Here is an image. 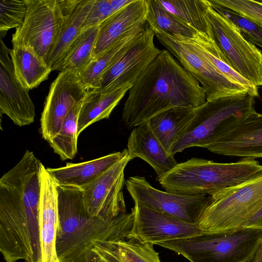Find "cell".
I'll list each match as a JSON object with an SVG mask.
<instances>
[{"instance_id":"6da1fadb","label":"cell","mask_w":262,"mask_h":262,"mask_svg":"<svg viewBox=\"0 0 262 262\" xmlns=\"http://www.w3.org/2000/svg\"><path fill=\"white\" fill-rule=\"evenodd\" d=\"M128 91L122 117L129 129L165 111L178 107L196 108L206 101L198 81L167 50H161Z\"/></svg>"},{"instance_id":"7a4b0ae2","label":"cell","mask_w":262,"mask_h":262,"mask_svg":"<svg viewBox=\"0 0 262 262\" xmlns=\"http://www.w3.org/2000/svg\"><path fill=\"white\" fill-rule=\"evenodd\" d=\"M57 187L56 250L61 262H86L97 242L115 238L133 219L132 211L110 220L93 216L87 210L81 188L57 184Z\"/></svg>"},{"instance_id":"3957f363","label":"cell","mask_w":262,"mask_h":262,"mask_svg":"<svg viewBox=\"0 0 262 262\" xmlns=\"http://www.w3.org/2000/svg\"><path fill=\"white\" fill-rule=\"evenodd\" d=\"M42 163L27 149L0 179V220L15 231L40 243L39 170Z\"/></svg>"},{"instance_id":"277c9868","label":"cell","mask_w":262,"mask_h":262,"mask_svg":"<svg viewBox=\"0 0 262 262\" xmlns=\"http://www.w3.org/2000/svg\"><path fill=\"white\" fill-rule=\"evenodd\" d=\"M262 171L255 159L244 158L232 163H217L193 158L178 164L158 181L176 194L212 195L238 185Z\"/></svg>"},{"instance_id":"5b68a950","label":"cell","mask_w":262,"mask_h":262,"mask_svg":"<svg viewBox=\"0 0 262 262\" xmlns=\"http://www.w3.org/2000/svg\"><path fill=\"white\" fill-rule=\"evenodd\" d=\"M255 97L248 93L206 101L195 108V115L174 145L172 154L191 147L207 148L255 112Z\"/></svg>"},{"instance_id":"8992f818","label":"cell","mask_w":262,"mask_h":262,"mask_svg":"<svg viewBox=\"0 0 262 262\" xmlns=\"http://www.w3.org/2000/svg\"><path fill=\"white\" fill-rule=\"evenodd\" d=\"M262 244V229L241 227L225 232H203L157 245L190 262H251Z\"/></svg>"},{"instance_id":"52a82bcc","label":"cell","mask_w":262,"mask_h":262,"mask_svg":"<svg viewBox=\"0 0 262 262\" xmlns=\"http://www.w3.org/2000/svg\"><path fill=\"white\" fill-rule=\"evenodd\" d=\"M210 196L211 201L198 223L203 232H225L243 227L262 207V171Z\"/></svg>"},{"instance_id":"ba28073f","label":"cell","mask_w":262,"mask_h":262,"mask_svg":"<svg viewBox=\"0 0 262 262\" xmlns=\"http://www.w3.org/2000/svg\"><path fill=\"white\" fill-rule=\"evenodd\" d=\"M25 1V18L12 34V45L30 46L46 61L66 19L80 0Z\"/></svg>"},{"instance_id":"9c48e42d","label":"cell","mask_w":262,"mask_h":262,"mask_svg":"<svg viewBox=\"0 0 262 262\" xmlns=\"http://www.w3.org/2000/svg\"><path fill=\"white\" fill-rule=\"evenodd\" d=\"M151 29L159 41L198 81L206 94V101L237 94H250L247 89L230 80L217 71L188 38L168 35L157 28Z\"/></svg>"},{"instance_id":"30bf717a","label":"cell","mask_w":262,"mask_h":262,"mask_svg":"<svg viewBox=\"0 0 262 262\" xmlns=\"http://www.w3.org/2000/svg\"><path fill=\"white\" fill-rule=\"evenodd\" d=\"M206 15L213 38L228 64L253 85L261 86L262 52L228 18L214 10L210 2Z\"/></svg>"},{"instance_id":"8fae6325","label":"cell","mask_w":262,"mask_h":262,"mask_svg":"<svg viewBox=\"0 0 262 262\" xmlns=\"http://www.w3.org/2000/svg\"><path fill=\"white\" fill-rule=\"evenodd\" d=\"M125 186L134 202L191 224H198L211 200L210 195H182L160 190L140 176L130 177Z\"/></svg>"},{"instance_id":"7c38bea8","label":"cell","mask_w":262,"mask_h":262,"mask_svg":"<svg viewBox=\"0 0 262 262\" xmlns=\"http://www.w3.org/2000/svg\"><path fill=\"white\" fill-rule=\"evenodd\" d=\"M128 153L97 179L84 186V202L89 213L104 220L126 213L123 188L124 171L131 161Z\"/></svg>"},{"instance_id":"4fadbf2b","label":"cell","mask_w":262,"mask_h":262,"mask_svg":"<svg viewBox=\"0 0 262 262\" xmlns=\"http://www.w3.org/2000/svg\"><path fill=\"white\" fill-rule=\"evenodd\" d=\"M88 91L77 74L59 72L51 84L40 118V133L45 140L49 142L57 134L68 113L84 100Z\"/></svg>"},{"instance_id":"5bb4252c","label":"cell","mask_w":262,"mask_h":262,"mask_svg":"<svg viewBox=\"0 0 262 262\" xmlns=\"http://www.w3.org/2000/svg\"><path fill=\"white\" fill-rule=\"evenodd\" d=\"M155 36L147 25L125 53L104 73L100 89L112 91L128 84L132 86L161 52L155 45Z\"/></svg>"},{"instance_id":"9a60e30c","label":"cell","mask_w":262,"mask_h":262,"mask_svg":"<svg viewBox=\"0 0 262 262\" xmlns=\"http://www.w3.org/2000/svg\"><path fill=\"white\" fill-rule=\"evenodd\" d=\"M134 203L132 208L134 216L130 234L142 242L157 245L204 232L198 224L187 223Z\"/></svg>"},{"instance_id":"2e32d148","label":"cell","mask_w":262,"mask_h":262,"mask_svg":"<svg viewBox=\"0 0 262 262\" xmlns=\"http://www.w3.org/2000/svg\"><path fill=\"white\" fill-rule=\"evenodd\" d=\"M10 49L0 41V113L5 114L19 127L32 123L34 105L26 90L17 80L10 57Z\"/></svg>"},{"instance_id":"e0dca14e","label":"cell","mask_w":262,"mask_h":262,"mask_svg":"<svg viewBox=\"0 0 262 262\" xmlns=\"http://www.w3.org/2000/svg\"><path fill=\"white\" fill-rule=\"evenodd\" d=\"M40 193L39 232L41 262H55L58 259L56 238L58 225V195L57 184L41 164L39 170Z\"/></svg>"},{"instance_id":"ac0fdd59","label":"cell","mask_w":262,"mask_h":262,"mask_svg":"<svg viewBox=\"0 0 262 262\" xmlns=\"http://www.w3.org/2000/svg\"><path fill=\"white\" fill-rule=\"evenodd\" d=\"M207 149L225 156L262 158V114L255 111L249 114Z\"/></svg>"},{"instance_id":"d6986e66","label":"cell","mask_w":262,"mask_h":262,"mask_svg":"<svg viewBox=\"0 0 262 262\" xmlns=\"http://www.w3.org/2000/svg\"><path fill=\"white\" fill-rule=\"evenodd\" d=\"M147 0H134L99 25L94 58L112 48L127 33L146 22Z\"/></svg>"},{"instance_id":"ffe728a7","label":"cell","mask_w":262,"mask_h":262,"mask_svg":"<svg viewBox=\"0 0 262 262\" xmlns=\"http://www.w3.org/2000/svg\"><path fill=\"white\" fill-rule=\"evenodd\" d=\"M127 147L130 159L139 158L147 162L155 170L158 181L178 164L174 155L165 149L148 122L132 129Z\"/></svg>"},{"instance_id":"44dd1931","label":"cell","mask_w":262,"mask_h":262,"mask_svg":"<svg viewBox=\"0 0 262 262\" xmlns=\"http://www.w3.org/2000/svg\"><path fill=\"white\" fill-rule=\"evenodd\" d=\"M133 222L115 238L98 241L94 246L108 262H161L154 244L130 235Z\"/></svg>"},{"instance_id":"7402d4cb","label":"cell","mask_w":262,"mask_h":262,"mask_svg":"<svg viewBox=\"0 0 262 262\" xmlns=\"http://www.w3.org/2000/svg\"><path fill=\"white\" fill-rule=\"evenodd\" d=\"M127 153V149H124L121 151L109 154L90 161L68 163L61 167L47 169L57 185L81 188L97 179Z\"/></svg>"},{"instance_id":"603a6c76","label":"cell","mask_w":262,"mask_h":262,"mask_svg":"<svg viewBox=\"0 0 262 262\" xmlns=\"http://www.w3.org/2000/svg\"><path fill=\"white\" fill-rule=\"evenodd\" d=\"M147 25V23H143L133 28L112 48L94 58L78 74L81 83L88 90L101 88L104 73L125 53L143 32Z\"/></svg>"},{"instance_id":"cb8c5ba5","label":"cell","mask_w":262,"mask_h":262,"mask_svg":"<svg viewBox=\"0 0 262 262\" xmlns=\"http://www.w3.org/2000/svg\"><path fill=\"white\" fill-rule=\"evenodd\" d=\"M132 85L106 91L100 88L88 91L78 121V136L89 126L102 119H108L111 114Z\"/></svg>"},{"instance_id":"d4e9b609","label":"cell","mask_w":262,"mask_h":262,"mask_svg":"<svg viewBox=\"0 0 262 262\" xmlns=\"http://www.w3.org/2000/svg\"><path fill=\"white\" fill-rule=\"evenodd\" d=\"M9 55L17 80L28 91L37 87L52 71L30 46L14 45Z\"/></svg>"},{"instance_id":"484cf974","label":"cell","mask_w":262,"mask_h":262,"mask_svg":"<svg viewBox=\"0 0 262 262\" xmlns=\"http://www.w3.org/2000/svg\"><path fill=\"white\" fill-rule=\"evenodd\" d=\"M195 113V108L192 107H174L158 114L147 122L165 149L172 154L174 145Z\"/></svg>"},{"instance_id":"4316f807","label":"cell","mask_w":262,"mask_h":262,"mask_svg":"<svg viewBox=\"0 0 262 262\" xmlns=\"http://www.w3.org/2000/svg\"><path fill=\"white\" fill-rule=\"evenodd\" d=\"M95 0H80L67 18L49 51L46 62L52 67L64 55L82 31L84 21Z\"/></svg>"},{"instance_id":"83f0119b","label":"cell","mask_w":262,"mask_h":262,"mask_svg":"<svg viewBox=\"0 0 262 262\" xmlns=\"http://www.w3.org/2000/svg\"><path fill=\"white\" fill-rule=\"evenodd\" d=\"M99 25L81 31L62 59L52 67V71H70L78 75L94 59V49Z\"/></svg>"},{"instance_id":"f1b7e54d","label":"cell","mask_w":262,"mask_h":262,"mask_svg":"<svg viewBox=\"0 0 262 262\" xmlns=\"http://www.w3.org/2000/svg\"><path fill=\"white\" fill-rule=\"evenodd\" d=\"M168 11L199 33L213 38L207 17L208 0H158Z\"/></svg>"},{"instance_id":"f546056e","label":"cell","mask_w":262,"mask_h":262,"mask_svg":"<svg viewBox=\"0 0 262 262\" xmlns=\"http://www.w3.org/2000/svg\"><path fill=\"white\" fill-rule=\"evenodd\" d=\"M188 39L197 51L217 71L230 80L247 89L253 97L258 96L257 87L241 76L228 64L213 39L199 32L193 38Z\"/></svg>"},{"instance_id":"4dcf8cb0","label":"cell","mask_w":262,"mask_h":262,"mask_svg":"<svg viewBox=\"0 0 262 262\" xmlns=\"http://www.w3.org/2000/svg\"><path fill=\"white\" fill-rule=\"evenodd\" d=\"M83 101L68 113L57 134L48 142L61 160H72L77 154L78 121Z\"/></svg>"},{"instance_id":"1f68e13d","label":"cell","mask_w":262,"mask_h":262,"mask_svg":"<svg viewBox=\"0 0 262 262\" xmlns=\"http://www.w3.org/2000/svg\"><path fill=\"white\" fill-rule=\"evenodd\" d=\"M146 22L151 28H157L170 35L192 38L197 31L166 10L158 0H147Z\"/></svg>"},{"instance_id":"d6a6232c","label":"cell","mask_w":262,"mask_h":262,"mask_svg":"<svg viewBox=\"0 0 262 262\" xmlns=\"http://www.w3.org/2000/svg\"><path fill=\"white\" fill-rule=\"evenodd\" d=\"M27 11L25 0L0 1V37L7 31L19 27L24 23Z\"/></svg>"},{"instance_id":"836d02e7","label":"cell","mask_w":262,"mask_h":262,"mask_svg":"<svg viewBox=\"0 0 262 262\" xmlns=\"http://www.w3.org/2000/svg\"><path fill=\"white\" fill-rule=\"evenodd\" d=\"M212 7L228 18L239 29L244 36L262 49V28L236 12L211 3Z\"/></svg>"},{"instance_id":"e575fe53","label":"cell","mask_w":262,"mask_h":262,"mask_svg":"<svg viewBox=\"0 0 262 262\" xmlns=\"http://www.w3.org/2000/svg\"><path fill=\"white\" fill-rule=\"evenodd\" d=\"M213 4L230 10L262 28V1L209 0Z\"/></svg>"},{"instance_id":"d590c367","label":"cell","mask_w":262,"mask_h":262,"mask_svg":"<svg viewBox=\"0 0 262 262\" xmlns=\"http://www.w3.org/2000/svg\"><path fill=\"white\" fill-rule=\"evenodd\" d=\"M114 13L110 0H95L84 21L81 31L100 25Z\"/></svg>"},{"instance_id":"8d00e7d4","label":"cell","mask_w":262,"mask_h":262,"mask_svg":"<svg viewBox=\"0 0 262 262\" xmlns=\"http://www.w3.org/2000/svg\"><path fill=\"white\" fill-rule=\"evenodd\" d=\"M243 227L262 229V207L245 223Z\"/></svg>"},{"instance_id":"74e56055","label":"cell","mask_w":262,"mask_h":262,"mask_svg":"<svg viewBox=\"0 0 262 262\" xmlns=\"http://www.w3.org/2000/svg\"><path fill=\"white\" fill-rule=\"evenodd\" d=\"M86 262H108L97 249L93 247Z\"/></svg>"},{"instance_id":"f35d334b","label":"cell","mask_w":262,"mask_h":262,"mask_svg":"<svg viewBox=\"0 0 262 262\" xmlns=\"http://www.w3.org/2000/svg\"><path fill=\"white\" fill-rule=\"evenodd\" d=\"M134 0H110L111 6L114 11L117 12L131 3Z\"/></svg>"},{"instance_id":"ab89813d","label":"cell","mask_w":262,"mask_h":262,"mask_svg":"<svg viewBox=\"0 0 262 262\" xmlns=\"http://www.w3.org/2000/svg\"><path fill=\"white\" fill-rule=\"evenodd\" d=\"M251 262H262V244L257 251Z\"/></svg>"},{"instance_id":"60d3db41","label":"cell","mask_w":262,"mask_h":262,"mask_svg":"<svg viewBox=\"0 0 262 262\" xmlns=\"http://www.w3.org/2000/svg\"><path fill=\"white\" fill-rule=\"evenodd\" d=\"M261 73H262V56H261ZM262 86V85H261Z\"/></svg>"},{"instance_id":"b9f144b4","label":"cell","mask_w":262,"mask_h":262,"mask_svg":"<svg viewBox=\"0 0 262 262\" xmlns=\"http://www.w3.org/2000/svg\"><path fill=\"white\" fill-rule=\"evenodd\" d=\"M55 262H61L58 259H57Z\"/></svg>"}]
</instances>
